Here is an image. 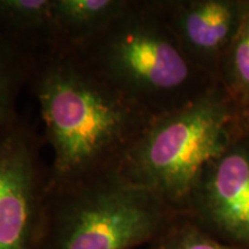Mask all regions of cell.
<instances>
[{
    "mask_svg": "<svg viewBox=\"0 0 249 249\" xmlns=\"http://www.w3.org/2000/svg\"><path fill=\"white\" fill-rule=\"evenodd\" d=\"M28 86L39 104L45 141L53 150L50 185L116 172L154 120L68 50L36 58Z\"/></svg>",
    "mask_w": 249,
    "mask_h": 249,
    "instance_id": "1",
    "label": "cell"
},
{
    "mask_svg": "<svg viewBox=\"0 0 249 249\" xmlns=\"http://www.w3.org/2000/svg\"><path fill=\"white\" fill-rule=\"evenodd\" d=\"M66 50L152 119L217 85L182 52L161 0H133L102 33Z\"/></svg>",
    "mask_w": 249,
    "mask_h": 249,
    "instance_id": "2",
    "label": "cell"
},
{
    "mask_svg": "<svg viewBox=\"0 0 249 249\" xmlns=\"http://www.w3.org/2000/svg\"><path fill=\"white\" fill-rule=\"evenodd\" d=\"M240 132L238 107L219 83L181 108L155 118L118 170L183 213L201 171Z\"/></svg>",
    "mask_w": 249,
    "mask_h": 249,
    "instance_id": "3",
    "label": "cell"
},
{
    "mask_svg": "<svg viewBox=\"0 0 249 249\" xmlns=\"http://www.w3.org/2000/svg\"><path fill=\"white\" fill-rule=\"evenodd\" d=\"M177 213L118 171L49 183L36 249H145Z\"/></svg>",
    "mask_w": 249,
    "mask_h": 249,
    "instance_id": "4",
    "label": "cell"
},
{
    "mask_svg": "<svg viewBox=\"0 0 249 249\" xmlns=\"http://www.w3.org/2000/svg\"><path fill=\"white\" fill-rule=\"evenodd\" d=\"M42 143L22 116L0 129V249H36L50 181Z\"/></svg>",
    "mask_w": 249,
    "mask_h": 249,
    "instance_id": "5",
    "label": "cell"
},
{
    "mask_svg": "<svg viewBox=\"0 0 249 249\" xmlns=\"http://www.w3.org/2000/svg\"><path fill=\"white\" fill-rule=\"evenodd\" d=\"M183 213L218 240L249 249V133L240 129L205 165Z\"/></svg>",
    "mask_w": 249,
    "mask_h": 249,
    "instance_id": "6",
    "label": "cell"
},
{
    "mask_svg": "<svg viewBox=\"0 0 249 249\" xmlns=\"http://www.w3.org/2000/svg\"><path fill=\"white\" fill-rule=\"evenodd\" d=\"M247 4L248 0H161V8L186 57L218 83Z\"/></svg>",
    "mask_w": 249,
    "mask_h": 249,
    "instance_id": "7",
    "label": "cell"
},
{
    "mask_svg": "<svg viewBox=\"0 0 249 249\" xmlns=\"http://www.w3.org/2000/svg\"><path fill=\"white\" fill-rule=\"evenodd\" d=\"M133 0H53L54 50L86 42L128 11Z\"/></svg>",
    "mask_w": 249,
    "mask_h": 249,
    "instance_id": "8",
    "label": "cell"
},
{
    "mask_svg": "<svg viewBox=\"0 0 249 249\" xmlns=\"http://www.w3.org/2000/svg\"><path fill=\"white\" fill-rule=\"evenodd\" d=\"M53 0H0V33L31 57L54 50Z\"/></svg>",
    "mask_w": 249,
    "mask_h": 249,
    "instance_id": "9",
    "label": "cell"
},
{
    "mask_svg": "<svg viewBox=\"0 0 249 249\" xmlns=\"http://www.w3.org/2000/svg\"><path fill=\"white\" fill-rule=\"evenodd\" d=\"M35 58L0 33V129L21 116L18 101L33 75Z\"/></svg>",
    "mask_w": 249,
    "mask_h": 249,
    "instance_id": "10",
    "label": "cell"
},
{
    "mask_svg": "<svg viewBox=\"0 0 249 249\" xmlns=\"http://www.w3.org/2000/svg\"><path fill=\"white\" fill-rule=\"evenodd\" d=\"M218 83L238 111L249 107V0L240 28L223 60Z\"/></svg>",
    "mask_w": 249,
    "mask_h": 249,
    "instance_id": "11",
    "label": "cell"
},
{
    "mask_svg": "<svg viewBox=\"0 0 249 249\" xmlns=\"http://www.w3.org/2000/svg\"><path fill=\"white\" fill-rule=\"evenodd\" d=\"M150 249H245L210 235L186 213H177Z\"/></svg>",
    "mask_w": 249,
    "mask_h": 249,
    "instance_id": "12",
    "label": "cell"
},
{
    "mask_svg": "<svg viewBox=\"0 0 249 249\" xmlns=\"http://www.w3.org/2000/svg\"><path fill=\"white\" fill-rule=\"evenodd\" d=\"M239 127L242 132L249 133V107L238 111Z\"/></svg>",
    "mask_w": 249,
    "mask_h": 249,
    "instance_id": "13",
    "label": "cell"
},
{
    "mask_svg": "<svg viewBox=\"0 0 249 249\" xmlns=\"http://www.w3.org/2000/svg\"><path fill=\"white\" fill-rule=\"evenodd\" d=\"M145 249H150V248H149V247H148V248H145Z\"/></svg>",
    "mask_w": 249,
    "mask_h": 249,
    "instance_id": "14",
    "label": "cell"
}]
</instances>
